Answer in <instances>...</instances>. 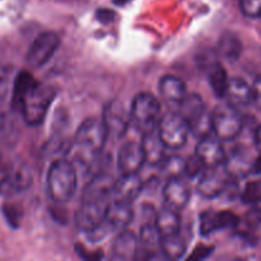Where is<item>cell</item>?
Here are the masks:
<instances>
[{"label":"cell","instance_id":"cell-9","mask_svg":"<svg viewBox=\"0 0 261 261\" xmlns=\"http://www.w3.org/2000/svg\"><path fill=\"white\" fill-rule=\"evenodd\" d=\"M229 176L223 165L219 167L206 168L198 184V193L205 199H214L224 193L228 186Z\"/></svg>","mask_w":261,"mask_h":261},{"label":"cell","instance_id":"cell-21","mask_svg":"<svg viewBox=\"0 0 261 261\" xmlns=\"http://www.w3.org/2000/svg\"><path fill=\"white\" fill-rule=\"evenodd\" d=\"M112 251L115 259L120 261L138 260V251H139L138 237L132 232H121L114 241Z\"/></svg>","mask_w":261,"mask_h":261},{"label":"cell","instance_id":"cell-18","mask_svg":"<svg viewBox=\"0 0 261 261\" xmlns=\"http://www.w3.org/2000/svg\"><path fill=\"white\" fill-rule=\"evenodd\" d=\"M160 94L163 101L171 105H180L188 96V89L186 84L182 79L176 75L162 76L160 81Z\"/></svg>","mask_w":261,"mask_h":261},{"label":"cell","instance_id":"cell-40","mask_svg":"<svg viewBox=\"0 0 261 261\" xmlns=\"http://www.w3.org/2000/svg\"><path fill=\"white\" fill-rule=\"evenodd\" d=\"M255 145H256L257 150H259L261 154V125L255 132Z\"/></svg>","mask_w":261,"mask_h":261},{"label":"cell","instance_id":"cell-23","mask_svg":"<svg viewBox=\"0 0 261 261\" xmlns=\"http://www.w3.org/2000/svg\"><path fill=\"white\" fill-rule=\"evenodd\" d=\"M138 245H139V254H144V260L149 255L160 251L161 246V234L158 232L154 223H145L140 228V234L138 237Z\"/></svg>","mask_w":261,"mask_h":261},{"label":"cell","instance_id":"cell-33","mask_svg":"<svg viewBox=\"0 0 261 261\" xmlns=\"http://www.w3.org/2000/svg\"><path fill=\"white\" fill-rule=\"evenodd\" d=\"M245 222L246 226L251 229H261V209L254 208L251 211L247 212L246 217H245Z\"/></svg>","mask_w":261,"mask_h":261},{"label":"cell","instance_id":"cell-7","mask_svg":"<svg viewBox=\"0 0 261 261\" xmlns=\"http://www.w3.org/2000/svg\"><path fill=\"white\" fill-rule=\"evenodd\" d=\"M109 203L110 201L82 200L75 213L76 227L88 233L98 231L105 223Z\"/></svg>","mask_w":261,"mask_h":261},{"label":"cell","instance_id":"cell-37","mask_svg":"<svg viewBox=\"0 0 261 261\" xmlns=\"http://www.w3.org/2000/svg\"><path fill=\"white\" fill-rule=\"evenodd\" d=\"M8 91V73L5 68L0 65V105L4 101Z\"/></svg>","mask_w":261,"mask_h":261},{"label":"cell","instance_id":"cell-43","mask_svg":"<svg viewBox=\"0 0 261 261\" xmlns=\"http://www.w3.org/2000/svg\"><path fill=\"white\" fill-rule=\"evenodd\" d=\"M233 261H245L244 259H234Z\"/></svg>","mask_w":261,"mask_h":261},{"label":"cell","instance_id":"cell-11","mask_svg":"<svg viewBox=\"0 0 261 261\" xmlns=\"http://www.w3.org/2000/svg\"><path fill=\"white\" fill-rule=\"evenodd\" d=\"M32 176L25 166H18L0 180V196L13 198L31 188Z\"/></svg>","mask_w":261,"mask_h":261},{"label":"cell","instance_id":"cell-39","mask_svg":"<svg viewBox=\"0 0 261 261\" xmlns=\"http://www.w3.org/2000/svg\"><path fill=\"white\" fill-rule=\"evenodd\" d=\"M144 261H170V260H168L167 257L162 254V252L157 251V252H154V254L149 255V256H148Z\"/></svg>","mask_w":261,"mask_h":261},{"label":"cell","instance_id":"cell-27","mask_svg":"<svg viewBox=\"0 0 261 261\" xmlns=\"http://www.w3.org/2000/svg\"><path fill=\"white\" fill-rule=\"evenodd\" d=\"M242 43L233 33H224L218 42V54L228 61H236L241 56Z\"/></svg>","mask_w":261,"mask_h":261},{"label":"cell","instance_id":"cell-4","mask_svg":"<svg viewBox=\"0 0 261 261\" xmlns=\"http://www.w3.org/2000/svg\"><path fill=\"white\" fill-rule=\"evenodd\" d=\"M161 117V105L153 94L143 92L134 97L130 109V122L142 134L157 130Z\"/></svg>","mask_w":261,"mask_h":261},{"label":"cell","instance_id":"cell-15","mask_svg":"<svg viewBox=\"0 0 261 261\" xmlns=\"http://www.w3.org/2000/svg\"><path fill=\"white\" fill-rule=\"evenodd\" d=\"M102 121L106 126L109 137L110 135L122 137L129 127L130 114H127L121 103L112 101L105 109Z\"/></svg>","mask_w":261,"mask_h":261},{"label":"cell","instance_id":"cell-32","mask_svg":"<svg viewBox=\"0 0 261 261\" xmlns=\"http://www.w3.org/2000/svg\"><path fill=\"white\" fill-rule=\"evenodd\" d=\"M241 10L246 17H261V0H241Z\"/></svg>","mask_w":261,"mask_h":261},{"label":"cell","instance_id":"cell-41","mask_svg":"<svg viewBox=\"0 0 261 261\" xmlns=\"http://www.w3.org/2000/svg\"><path fill=\"white\" fill-rule=\"evenodd\" d=\"M252 171L255 173H261V154L255 160L254 166H252Z\"/></svg>","mask_w":261,"mask_h":261},{"label":"cell","instance_id":"cell-22","mask_svg":"<svg viewBox=\"0 0 261 261\" xmlns=\"http://www.w3.org/2000/svg\"><path fill=\"white\" fill-rule=\"evenodd\" d=\"M140 144H142L143 152H144L145 162L152 166H160L161 162L166 157V147L161 142L157 130L143 134V139Z\"/></svg>","mask_w":261,"mask_h":261},{"label":"cell","instance_id":"cell-44","mask_svg":"<svg viewBox=\"0 0 261 261\" xmlns=\"http://www.w3.org/2000/svg\"><path fill=\"white\" fill-rule=\"evenodd\" d=\"M135 261H138V260H135Z\"/></svg>","mask_w":261,"mask_h":261},{"label":"cell","instance_id":"cell-36","mask_svg":"<svg viewBox=\"0 0 261 261\" xmlns=\"http://www.w3.org/2000/svg\"><path fill=\"white\" fill-rule=\"evenodd\" d=\"M212 252H213V247L205 246V245H200V246L194 249L193 254L189 256V259L186 261H203L205 260Z\"/></svg>","mask_w":261,"mask_h":261},{"label":"cell","instance_id":"cell-19","mask_svg":"<svg viewBox=\"0 0 261 261\" xmlns=\"http://www.w3.org/2000/svg\"><path fill=\"white\" fill-rule=\"evenodd\" d=\"M134 219V209L130 203L114 200L109 203L106 211L105 222L109 223L115 229H124L129 226Z\"/></svg>","mask_w":261,"mask_h":261},{"label":"cell","instance_id":"cell-12","mask_svg":"<svg viewBox=\"0 0 261 261\" xmlns=\"http://www.w3.org/2000/svg\"><path fill=\"white\" fill-rule=\"evenodd\" d=\"M145 163L144 152L140 143H126L117 155V167L122 175H138Z\"/></svg>","mask_w":261,"mask_h":261},{"label":"cell","instance_id":"cell-16","mask_svg":"<svg viewBox=\"0 0 261 261\" xmlns=\"http://www.w3.org/2000/svg\"><path fill=\"white\" fill-rule=\"evenodd\" d=\"M115 178L110 173H98L84 188L82 200L109 201L114 190Z\"/></svg>","mask_w":261,"mask_h":261},{"label":"cell","instance_id":"cell-3","mask_svg":"<svg viewBox=\"0 0 261 261\" xmlns=\"http://www.w3.org/2000/svg\"><path fill=\"white\" fill-rule=\"evenodd\" d=\"M109 139V133L102 119L89 117L79 125L75 133V144L78 157L82 161H91L94 155L102 152Z\"/></svg>","mask_w":261,"mask_h":261},{"label":"cell","instance_id":"cell-2","mask_svg":"<svg viewBox=\"0 0 261 261\" xmlns=\"http://www.w3.org/2000/svg\"><path fill=\"white\" fill-rule=\"evenodd\" d=\"M78 186L76 170L65 158L51 163L47 173V193L55 203L63 204L74 196Z\"/></svg>","mask_w":261,"mask_h":261},{"label":"cell","instance_id":"cell-38","mask_svg":"<svg viewBox=\"0 0 261 261\" xmlns=\"http://www.w3.org/2000/svg\"><path fill=\"white\" fill-rule=\"evenodd\" d=\"M252 88V102L257 109L261 110V75L255 81Z\"/></svg>","mask_w":261,"mask_h":261},{"label":"cell","instance_id":"cell-26","mask_svg":"<svg viewBox=\"0 0 261 261\" xmlns=\"http://www.w3.org/2000/svg\"><path fill=\"white\" fill-rule=\"evenodd\" d=\"M178 107H180L178 114L186 120V122H188L189 125H190L191 122L195 121V120L206 110L201 97L196 93L188 94V96L184 98V101L178 105Z\"/></svg>","mask_w":261,"mask_h":261},{"label":"cell","instance_id":"cell-1","mask_svg":"<svg viewBox=\"0 0 261 261\" xmlns=\"http://www.w3.org/2000/svg\"><path fill=\"white\" fill-rule=\"evenodd\" d=\"M55 96L53 86L41 83L30 71L23 70L15 78L12 107L22 114L25 124L37 126L45 119Z\"/></svg>","mask_w":261,"mask_h":261},{"label":"cell","instance_id":"cell-10","mask_svg":"<svg viewBox=\"0 0 261 261\" xmlns=\"http://www.w3.org/2000/svg\"><path fill=\"white\" fill-rule=\"evenodd\" d=\"M195 155L200 160L205 170L206 168L219 167V166L223 165L227 157L221 140L214 137L213 134L199 139L195 149Z\"/></svg>","mask_w":261,"mask_h":261},{"label":"cell","instance_id":"cell-35","mask_svg":"<svg viewBox=\"0 0 261 261\" xmlns=\"http://www.w3.org/2000/svg\"><path fill=\"white\" fill-rule=\"evenodd\" d=\"M3 214H4L5 219L9 224L17 227L19 224V217L20 213L18 212V208L14 205H10V204H5L3 206Z\"/></svg>","mask_w":261,"mask_h":261},{"label":"cell","instance_id":"cell-25","mask_svg":"<svg viewBox=\"0 0 261 261\" xmlns=\"http://www.w3.org/2000/svg\"><path fill=\"white\" fill-rule=\"evenodd\" d=\"M160 251L170 261H177L186 251V242L180 233L161 237Z\"/></svg>","mask_w":261,"mask_h":261},{"label":"cell","instance_id":"cell-17","mask_svg":"<svg viewBox=\"0 0 261 261\" xmlns=\"http://www.w3.org/2000/svg\"><path fill=\"white\" fill-rule=\"evenodd\" d=\"M143 189V181L139 175H122L115 181L112 195L114 200L132 204L139 196Z\"/></svg>","mask_w":261,"mask_h":261},{"label":"cell","instance_id":"cell-8","mask_svg":"<svg viewBox=\"0 0 261 261\" xmlns=\"http://www.w3.org/2000/svg\"><path fill=\"white\" fill-rule=\"evenodd\" d=\"M60 45V38L55 32H43L36 37L27 53V63L31 68L45 65Z\"/></svg>","mask_w":261,"mask_h":261},{"label":"cell","instance_id":"cell-28","mask_svg":"<svg viewBox=\"0 0 261 261\" xmlns=\"http://www.w3.org/2000/svg\"><path fill=\"white\" fill-rule=\"evenodd\" d=\"M208 79L214 94L218 98H224V93H226L229 78L221 63L216 61V63L212 64L211 69L208 71Z\"/></svg>","mask_w":261,"mask_h":261},{"label":"cell","instance_id":"cell-24","mask_svg":"<svg viewBox=\"0 0 261 261\" xmlns=\"http://www.w3.org/2000/svg\"><path fill=\"white\" fill-rule=\"evenodd\" d=\"M154 224L157 227L158 232H160L161 237L177 234L180 233L181 217L177 211H173V209L165 206L155 216Z\"/></svg>","mask_w":261,"mask_h":261},{"label":"cell","instance_id":"cell-5","mask_svg":"<svg viewBox=\"0 0 261 261\" xmlns=\"http://www.w3.org/2000/svg\"><path fill=\"white\" fill-rule=\"evenodd\" d=\"M212 133L221 142H229L240 135L244 127V119L233 106L227 102L218 105L211 112Z\"/></svg>","mask_w":261,"mask_h":261},{"label":"cell","instance_id":"cell-30","mask_svg":"<svg viewBox=\"0 0 261 261\" xmlns=\"http://www.w3.org/2000/svg\"><path fill=\"white\" fill-rule=\"evenodd\" d=\"M241 198L245 204L261 203V178L247 182L242 191Z\"/></svg>","mask_w":261,"mask_h":261},{"label":"cell","instance_id":"cell-13","mask_svg":"<svg viewBox=\"0 0 261 261\" xmlns=\"http://www.w3.org/2000/svg\"><path fill=\"white\" fill-rule=\"evenodd\" d=\"M191 198V189L181 177L168 178L163 188V199L167 208L173 211H182Z\"/></svg>","mask_w":261,"mask_h":261},{"label":"cell","instance_id":"cell-42","mask_svg":"<svg viewBox=\"0 0 261 261\" xmlns=\"http://www.w3.org/2000/svg\"><path fill=\"white\" fill-rule=\"evenodd\" d=\"M127 2H130V0H115V3H116V4H125V3H127Z\"/></svg>","mask_w":261,"mask_h":261},{"label":"cell","instance_id":"cell-6","mask_svg":"<svg viewBox=\"0 0 261 261\" xmlns=\"http://www.w3.org/2000/svg\"><path fill=\"white\" fill-rule=\"evenodd\" d=\"M157 133L166 149L176 150L186 144L190 134V127L178 112H168L161 117Z\"/></svg>","mask_w":261,"mask_h":261},{"label":"cell","instance_id":"cell-29","mask_svg":"<svg viewBox=\"0 0 261 261\" xmlns=\"http://www.w3.org/2000/svg\"><path fill=\"white\" fill-rule=\"evenodd\" d=\"M184 165H185V160L181 158L180 155H170V157H165V160L161 162V172L168 178L181 177L184 173Z\"/></svg>","mask_w":261,"mask_h":261},{"label":"cell","instance_id":"cell-14","mask_svg":"<svg viewBox=\"0 0 261 261\" xmlns=\"http://www.w3.org/2000/svg\"><path fill=\"white\" fill-rule=\"evenodd\" d=\"M239 217L229 211L204 212L200 216V233L209 236L221 229L234 228L239 226Z\"/></svg>","mask_w":261,"mask_h":261},{"label":"cell","instance_id":"cell-20","mask_svg":"<svg viewBox=\"0 0 261 261\" xmlns=\"http://www.w3.org/2000/svg\"><path fill=\"white\" fill-rule=\"evenodd\" d=\"M224 98H227V103L234 109L247 106L252 102V88L244 79L231 78L228 81Z\"/></svg>","mask_w":261,"mask_h":261},{"label":"cell","instance_id":"cell-31","mask_svg":"<svg viewBox=\"0 0 261 261\" xmlns=\"http://www.w3.org/2000/svg\"><path fill=\"white\" fill-rule=\"evenodd\" d=\"M204 166L200 162L198 157L195 154L193 157H189L185 160V165H184V173L189 176V177H195L199 173L204 172Z\"/></svg>","mask_w":261,"mask_h":261},{"label":"cell","instance_id":"cell-34","mask_svg":"<svg viewBox=\"0 0 261 261\" xmlns=\"http://www.w3.org/2000/svg\"><path fill=\"white\" fill-rule=\"evenodd\" d=\"M75 250L76 252H78L79 256H81L84 261H101L102 257H103V252H102L101 250L89 251V250H87L83 245H76Z\"/></svg>","mask_w":261,"mask_h":261}]
</instances>
